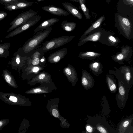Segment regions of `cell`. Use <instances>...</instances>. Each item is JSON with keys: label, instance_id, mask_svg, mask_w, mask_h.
Returning <instances> with one entry per match:
<instances>
[{"label": "cell", "instance_id": "1", "mask_svg": "<svg viewBox=\"0 0 133 133\" xmlns=\"http://www.w3.org/2000/svg\"><path fill=\"white\" fill-rule=\"evenodd\" d=\"M52 29V28L51 26L45 30L37 32L17 51L22 56L27 57L29 56L48 36Z\"/></svg>", "mask_w": 133, "mask_h": 133}, {"label": "cell", "instance_id": "2", "mask_svg": "<svg viewBox=\"0 0 133 133\" xmlns=\"http://www.w3.org/2000/svg\"><path fill=\"white\" fill-rule=\"evenodd\" d=\"M74 36H64L54 38L46 41L42 46L44 52L60 47L71 41Z\"/></svg>", "mask_w": 133, "mask_h": 133}, {"label": "cell", "instance_id": "3", "mask_svg": "<svg viewBox=\"0 0 133 133\" xmlns=\"http://www.w3.org/2000/svg\"><path fill=\"white\" fill-rule=\"evenodd\" d=\"M117 18L118 30L124 37L130 40L133 38V29L132 24L128 18L118 15Z\"/></svg>", "mask_w": 133, "mask_h": 133}, {"label": "cell", "instance_id": "4", "mask_svg": "<svg viewBox=\"0 0 133 133\" xmlns=\"http://www.w3.org/2000/svg\"><path fill=\"white\" fill-rule=\"evenodd\" d=\"M0 99L5 103L22 106L24 104V97L19 94L0 92Z\"/></svg>", "mask_w": 133, "mask_h": 133}, {"label": "cell", "instance_id": "5", "mask_svg": "<svg viewBox=\"0 0 133 133\" xmlns=\"http://www.w3.org/2000/svg\"><path fill=\"white\" fill-rule=\"evenodd\" d=\"M37 12L30 9L19 14L10 23L11 27L7 31L9 32L24 24L30 18L37 14Z\"/></svg>", "mask_w": 133, "mask_h": 133}, {"label": "cell", "instance_id": "6", "mask_svg": "<svg viewBox=\"0 0 133 133\" xmlns=\"http://www.w3.org/2000/svg\"><path fill=\"white\" fill-rule=\"evenodd\" d=\"M121 52L112 55L111 58L113 61L122 64L123 62L130 60L133 54V49L131 46L126 45L121 47Z\"/></svg>", "mask_w": 133, "mask_h": 133}, {"label": "cell", "instance_id": "7", "mask_svg": "<svg viewBox=\"0 0 133 133\" xmlns=\"http://www.w3.org/2000/svg\"><path fill=\"white\" fill-rule=\"evenodd\" d=\"M41 17L39 15L32 17L25 23L10 32L5 37L7 39L17 35L34 25L41 19Z\"/></svg>", "mask_w": 133, "mask_h": 133}, {"label": "cell", "instance_id": "8", "mask_svg": "<svg viewBox=\"0 0 133 133\" xmlns=\"http://www.w3.org/2000/svg\"><path fill=\"white\" fill-rule=\"evenodd\" d=\"M13 56L8 62V64L11 65L12 69L18 70L20 73L22 69L26 62L28 57L21 56L17 51L14 53Z\"/></svg>", "mask_w": 133, "mask_h": 133}, {"label": "cell", "instance_id": "9", "mask_svg": "<svg viewBox=\"0 0 133 133\" xmlns=\"http://www.w3.org/2000/svg\"><path fill=\"white\" fill-rule=\"evenodd\" d=\"M114 68L116 70H110L109 72L110 73L122 76L128 83L129 82L132 78L133 73V70L132 68L128 65H124L118 69L115 67H114Z\"/></svg>", "mask_w": 133, "mask_h": 133}, {"label": "cell", "instance_id": "10", "mask_svg": "<svg viewBox=\"0 0 133 133\" xmlns=\"http://www.w3.org/2000/svg\"><path fill=\"white\" fill-rule=\"evenodd\" d=\"M42 47L36 49L30 56L28 57L26 63L34 65H41L45 67V65L41 63L40 60L44 56Z\"/></svg>", "mask_w": 133, "mask_h": 133}, {"label": "cell", "instance_id": "11", "mask_svg": "<svg viewBox=\"0 0 133 133\" xmlns=\"http://www.w3.org/2000/svg\"><path fill=\"white\" fill-rule=\"evenodd\" d=\"M105 32L103 30H99L90 33L84 38L79 40L77 45L78 46H81L89 41L100 42Z\"/></svg>", "mask_w": 133, "mask_h": 133}, {"label": "cell", "instance_id": "12", "mask_svg": "<svg viewBox=\"0 0 133 133\" xmlns=\"http://www.w3.org/2000/svg\"><path fill=\"white\" fill-rule=\"evenodd\" d=\"M100 42L109 46L116 47L120 41L119 38L115 36L112 33L105 32Z\"/></svg>", "mask_w": 133, "mask_h": 133}, {"label": "cell", "instance_id": "13", "mask_svg": "<svg viewBox=\"0 0 133 133\" xmlns=\"http://www.w3.org/2000/svg\"><path fill=\"white\" fill-rule=\"evenodd\" d=\"M67 48L61 49L51 54L47 58L48 62L51 64L56 63L64 58L67 53Z\"/></svg>", "mask_w": 133, "mask_h": 133}, {"label": "cell", "instance_id": "14", "mask_svg": "<svg viewBox=\"0 0 133 133\" xmlns=\"http://www.w3.org/2000/svg\"><path fill=\"white\" fill-rule=\"evenodd\" d=\"M81 82L86 90L91 89L94 85V79L92 76L88 71L83 69H82Z\"/></svg>", "mask_w": 133, "mask_h": 133}, {"label": "cell", "instance_id": "15", "mask_svg": "<svg viewBox=\"0 0 133 133\" xmlns=\"http://www.w3.org/2000/svg\"><path fill=\"white\" fill-rule=\"evenodd\" d=\"M45 67L41 65H34L31 64H28L26 63L21 70L23 73L22 77L23 78L29 74L37 73L39 71L43 70Z\"/></svg>", "mask_w": 133, "mask_h": 133}, {"label": "cell", "instance_id": "16", "mask_svg": "<svg viewBox=\"0 0 133 133\" xmlns=\"http://www.w3.org/2000/svg\"><path fill=\"white\" fill-rule=\"evenodd\" d=\"M43 10L54 15L60 16H67L69 13L63 9L52 5L42 7Z\"/></svg>", "mask_w": 133, "mask_h": 133}, {"label": "cell", "instance_id": "17", "mask_svg": "<svg viewBox=\"0 0 133 133\" xmlns=\"http://www.w3.org/2000/svg\"><path fill=\"white\" fill-rule=\"evenodd\" d=\"M2 76L4 80L9 85L14 88H18V85L16 82L15 79L10 71H8L7 69L3 70Z\"/></svg>", "mask_w": 133, "mask_h": 133}, {"label": "cell", "instance_id": "18", "mask_svg": "<svg viewBox=\"0 0 133 133\" xmlns=\"http://www.w3.org/2000/svg\"><path fill=\"white\" fill-rule=\"evenodd\" d=\"M59 19L56 18H52L44 21L39 24L34 30L35 33L39 31H41L51 26L57 22Z\"/></svg>", "mask_w": 133, "mask_h": 133}, {"label": "cell", "instance_id": "19", "mask_svg": "<svg viewBox=\"0 0 133 133\" xmlns=\"http://www.w3.org/2000/svg\"><path fill=\"white\" fill-rule=\"evenodd\" d=\"M62 5L70 13L79 19L82 18V14L72 4L68 2H63Z\"/></svg>", "mask_w": 133, "mask_h": 133}, {"label": "cell", "instance_id": "20", "mask_svg": "<svg viewBox=\"0 0 133 133\" xmlns=\"http://www.w3.org/2000/svg\"><path fill=\"white\" fill-rule=\"evenodd\" d=\"M105 16L103 15L99 18L97 20L94 22L83 34L79 39V40L84 38L88 35L91 32L98 28L101 25L104 20Z\"/></svg>", "mask_w": 133, "mask_h": 133}, {"label": "cell", "instance_id": "21", "mask_svg": "<svg viewBox=\"0 0 133 133\" xmlns=\"http://www.w3.org/2000/svg\"><path fill=\"white\" fill-rule=\"evenodd\" d=\"M89 67L90 70L95 75L98 76L102 72L103 65L99 62H95L91 63L89 65Z\"/></svg>", "mask_w": 133, "mask_h": 133}, {"label": "cell", "instance_id": "22", "mask_svg": "<svg viewBox=\"0 0 133 133\" xmlns=\"http://www.w3.org/2000/svg\"><path fill=\"white\" fill-rule=\"evenodd\" d=\"M101 54L92 51L80 52L79 57L82 59L93 60L101 55Z\"/></svg>", "mask_w": 133, "mask_h": 133}, {"label": "cell", "instance_id": "23", "mask_svg": "<svg viewBox=\"0 0 133 133\" xmlns=\"http://www.w3.org/2000/svg\"><path fill=\"white\" fill-rule=\"evenodd\" d=\"M11 44L8 42L0 44V58H7L9 55Z\"/></svg>", "mask_w": 133, "mask_h": 133}, {"label": "cell", "instance_id": "24", "mask_svg": "<svg viewBox=\"0 0 133 133\" xmlns=\"http://www.w3.org/2000/svg\"><path fill=\"white\" fill-rule=\"evenodd\" d=\"M64 73L69 77L73 78L74 79H76L77 77V74L76 70L73 66L70 64L64 68Z\"/></svg>", "mask_w": 133, "mask_h": 133}, {"label": "cell", "instance_id": "25", "mask_svg": "<svg viewBox=\"0 0 133 133\" xmlns=\"http://www.w3.org/2000/svg\"><path fill=\"white\" fill-rule=\"evenodd\" d=\"M61 28L64 30L70 32L75 29L77 24L73 22H68L66 20L63 21L61 23Z\"/></svg>", "mask_w": 133, "mask_h": 133}, {"label": "cell", "instance_id": "26", "mask_svg": "<svg viewBox=\"0 0 133 133\" xmlns=\"http://www.w3.org/2000/svg\"><path fill=\"white\" fill-rule=\"evenodd\" d=\"M132 118L126 119L123 121L120 124L118 129L119 133H123L127 127L131 123Z\"/></svg>", "mask_w": 133, "mask_h": 133}, {"label": "cell", "instance_id": "27", "mask_svg": "<svg viewBox=\"0 0 133 133\" xmlns=\"http://www.w3.org/2000/svg\"><path fill=\"white\" fill-rule=\"evenodd\" d=\"M106 78L108 87L110 90L112 92H115L117 90L116 85L114 81L112 79V77L110 76L107 75L106 76Z\"/></svg>", "mask_w": 133, "mask_h": 133}, {"label": "cell", "instance_id": "28", "mask_svg": "<svg viewBox=\"0 0 133 133\" xmlns=\"http://www.w3.org/2000/svg\"><path fill=\"white\" fill-rule=\"evenodd\" d=\"M13 3L17 6L18 9H20L30 6L34 4V2L25 1L16 2Z\"/></svg>", "mask_w": 133, "mask_h": 133}, {"label": "cell", "instance_id": "29", "mask_svg": "<svg viewBox=\"0 0 133 133\" xmlns=\"http://www.w3.org/2000/svg\"><path fill=\"white\" fill-rule=\"evenodd\" d=\"M79 2L81 7L82 10L84 13V15L87 19H90V15L89 13V11L88 9L82 0H78Z\"/></svg>", "mask_w": 133, "mask_h": 133}, {"label": "cell", "instance_id": "30", "mask_svg": "<svg viewBox=\"0 0 133 133\" xmlns=\"http://www.w3.org/2000/svg\"><path fill=\"white\" fill-rule=\"evenodd\" d=\"M4 5L5 8L9 11H12L18 9L17 6L13 3L5 4Z\"/></svg>", "mask_w": 133, "mask_h": 133}, {"label": "cell", "instance_id": "31", "mask_svg": "<svg viewBox=\"0 0 133 133\" xmlns=\"http://www.w3.org/2000/svg\"><path fill=\"white\" fill-rule=\"evenodd\" d=\"M9 122L8 118H5L0 120V131L6 126Z\"/></svg>", "mask_w": 133, "mask_h": 133}, {"label": "cell", "instance_id": "32", "mask_svg": "<svg viewBox=\"0 0 133 133\" xmlns=\"http://www.w3.org/2000/svg\"><path fill=\"white\" fill-rule=\"evenodd\" d=\"M26 0H0V4L12 3L16 2L25 1Z\"/></svg>", "mask_w": 133, "mask_h": 133}, {"label": "cell", "instance_id": "33", "mask_svg": "<svg viewBox=\"0 0 133 133\" xmlns=\"http://www.w3.org/2000/svg\"><path fill=\"white\" fill-rule=\"evenodd\" d=\"M119 94L122 97L124 96L125 94V91L124 87L119 81Z\"/></svg>", "mask_w": 133, "mask_h": 133}, {"label": "cell", "instance_id": "34", "mask_svg": "<svg viewBox=\"0 0 133 133\" xmlns=\"http://www.w3.org/2000/svg\"><path fill=\"white\" fill-rule=\"evenodd\" d=\"M97 129L100 132L102 133H107L108 132L102 126L98 125L96 127Z\"/></svg>", "mask_w": 133, "mask_h": 133}, {"label": "cell", "instance_id": "35", "mask_svg": "<svg viewBox=\"0 0 133 133\" xmlns=\"http://www.w3.org/2000/svg\"><path fill=\"white\" fill-rule=\"evenodd\" d=\"M7 13L4 11H0V21L2 20L6 17Z\"/></svg>", "mask_w": 133, "mask_h": 133}, {"label": "cell", "instance_id": "36", "mask_svg": "<svg viewBox=\"0 0 133 133\" xmlns=\"http://www.w3.org/2000/svg\"><path fill=\"white\" fill-rule=\"evenodd\" d=\"M52 113L53 116L55 117H57L58 116V113L57 110L55 109H54L52 110Z\"/></svg>", "mask_w": 133, "mask_h": 133}, {"label": "cell", "instance_id": "37", "mask_svg": "<svg viewBox=\"0 0 133 133\" xmlns=\"http://www.w3.org/2000/svg\"><path fill=\"white\" fill-rule=\"evenodd\" d=\"M86 129L87 132H92L93 131L92 128L89 125H87L86 127Z\"/></svg>", "mask_w": 133, "mask_h": 133}, {"label": "cell", "instance_id": "38", "mask_svg": "<svg viewBox=\"0 0 133 133\" xmlns=\"http://www.w3.org/2000/svg\"><path fill=\"white\" fill-rule=\"evenodd\" d=\"M128 5L131 6H133V0H124Z\"/></svg>", "mask_w": 133, "mask_h": 133}, {"label": "cell", "instance_id": "39", "mask_svg": "<svg viewBox=\"0 0 133 133\" xmlns=\"http://www.w3.org/2000/svg\"><path fill=\"white\" fill-rule=\"evenodd\" d=\"M40 62L41 63L44 65V64L46 62V59L44 56H43L41 59Z\"/></svg>", "mask_w": 133, "mask_h": 133}, {"label": "cell", "instance_id": "40", "mask_svg": "<svg viewBox=\"0 0 133 133\" xmlns=\"http://www.w3.org/2000/svg\"><path fill=\"white\" fill-rule=\"evenodd\" d=\"M41 90L39 89H34V92L35 93H37L38 92H39L41 91Z\"/></svg>", "mask_w": 133, "mask_h": 133}, {"label": "cell", "instance_id": "41", "mask_svg": "<svg viewBox=\"0 0 133 133\" xmlns=\"http://www.w3.org/2000/svg\"><path fill=\"white\" fill-rule=\"evenodd\" d=\"M70 0L72 1L73 2H79L78 0Z\"/></svg>", "mask_w": 133, "mask_h": 133}, {"label": "cell", "instance_id": "42", "mask_svg": "<svg viewBox=\"0 0 133 133\" xmlns=\"http://www.w3.org/2000/svg\"><path fill=\"white\" fill-rule=\"evenodd\" d=\"M37 0V1H39V2H41V1H44V0Z\"/></svg>", "mask_w": 133, "mask_h": 133}, {"label": "cell", "instance_id": "43", "mask_svg": "<svg viewBox=\"0 0 133 133\" xmlns=\"http://www.w3.org/2000/svg\"><path fill=\"white\" fill-rule=\"evenodd\" d=\"M82 1H83V2H84L85 0H82Z\"/></svg>", "mask_w": 133, "mask_h": 133}]
</instances>
